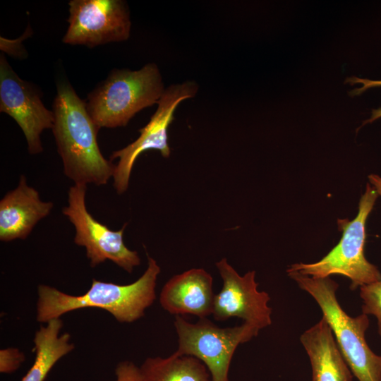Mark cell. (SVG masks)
<instances>
[{"mask_svg": "<svg viewBox=\"0 0 381 381\" xmlns=\"http://www.w3.org/2000/svg\"><path fill=\"white\" fill-rule=\"evenodd\" d=\"M381 117V107L380 108H378L377 109H373L372 110V114H371V116L369 119L368 120H365L362 126L366 124V123H372L374 121H375L376 119H379Z\"/></svg>", "mask_w": 381, "mask_h": 381, "instance_id": "603a6c76", "label": "cell"}, {"mask_svg": "<svg viewBox=\"0 0 381 381\" xmlns=\"http://www.w3.org/2000/svg\"><path fill=\"white\" fill-rule=\"evenodd\" d=\"M360 288V297L363 301L362 313L375 317L377 332L381 336V281L363 285Z\"/></svg>", "mask_w": 381, "mask_h": 381, "instance_id": "e0dca14e", "label": "cell"}, {"mask_svg": "<svg viewBox=\"0 0 381 381\" xmlns=\"http://www.w3.org/2000/svg\"><path fill=\"white\" fill-rule=\"evenodd\" d=\"M312 368V381H353V373L344 358L325 318L300 337Z\"/></svg>", "mask_w": 381, "mask_h": 381, "instance_id": "5bb4252c", "label": "cell"}, {"mask_svg": "<svg viewBox=\"0 0 381 381\" xmlns=\"http://www.w3.org/2000/svg\"><path fill=\"white\" fill-rule=\"evenodd\" d=\"M179 356H191L207 368L213 381H229V372L234 353L238 345L255 337L260 329L246 322L231 327H219L210 320L188 322L175 316Z\"/></svg>", "mask_w": 381, "mask_h": 381, "instance_id": "8992f818", "label": "cell"}, {"mask_svg": "<svg viewBox=\"0 0 381 381\" xmlns=\"http://www.w3.org/2000/svg\"><path fill=\"white\" fill-rule=\"evenodd\" d=\"M214 297L211 274L202 268H193L166 282L159 303L175 316L189 314L202 319L212 314Z\"/></svg>", "mask_w": 381, "mask_h": 381, "instance_id": "7c38bea8", "label": "cell"}, {"mask_svg": "<svg viewBox=\"0 0 381 381\" xmlns=\"http://www.w3.org/2000/svg\"><path fill=\"white\" fill-rule=\"evenodd\" d=\"M54 204L40 199L39 192L21 175L18 186L0 201V240L25 239L37 222L49 214Z\"/></svg>", "mask_w": 381, "mask_h": 381, "instance_id": "4fadbf2b", "label": "cell"}, {"mask_svg": "<svg viewBox=\"0 0 381 381\" xmlns=\"http://www.w3.org/2000/svg\"><path fill=\"white\" fill-rule=\"evenodd\" d=\"M29 27L24 33V35L20 38L15 40H8L4 37H1V49L8 52L10 55L20 57L25 56V51L22 45V40L25 39V36L30 35L31 30H28Z\"/></svg>", "mask_w": 381, "mask_h": 381, "instance_id": "ffe728a7", "label": "cell"}, {"mask_svg": "<svg viewBox=\"0 0 381 381\" xmlns=\"http://www.w3.org/2000/svg\"><path fill=\"white\" fill-rule=\"evenodd\" d=\"M63 327L60 318L50 320L36 332L34 338L35 358L21 381H44L56 363L74 349L71 335H59Z\"/></svg>", "mask_w": 381, "mask_h": 381, "instance_id": "9a60e30c", "label": "cell"}, {"mask_svg": "<svg viewBox=\"0 0 381 381\" xmlns=\"http://www.w3.org/2000/svg\"><path fill=\"white\" fill-rule=\"evenodd\" d=\"M52 131L62 159L64 173L75 184L102 186L113 177L115 165L99 147V128L90 116L86 103L68 82H60L53 104Z\"/></svg>", "mask_w": 381, "mask_h": 381, "instance_id": "6da1fadb", "label": "cell"}, {"mask_svg": "<svg viewBox=\"0 0 381 381\" xmlns=\"http://www.w3.org/2000/svg\"><path fill=\"white\" fill-rule=\"evenodd\" d=\"M346 83H349L351 85L356 83H361L363 86L359 88L354 89L351 90L349 94L351 96L360 95L369 88L381 87V80H373L366 78H360L356 76L351 78H347L346 79Z\"/></svg>", "mask_w": 381, "mask_h": 381, "instance_id": "44dd1931", "label": "cell"}, {"mask_svg": "<svg viewBox=\"0 0 381 381\" xmlns=\"http://www.w3.org/2000/svg\"><path fill=\"white\" fill-rule=\"evenodd\" d=\"M86 185L74 184L68 193V205L62 210L75 227L74 242L86 250L92 267L107 260L112 261L126 272L131 273L140 265V258L135 250L128 249L123 242L125 223L119 231H112L96 220L85 205Z\"/></svg>", "mask_w": 381, "mask_h": 381, "instance_id": "52a82bcc", "label": "cell"}, {"mask_svg": "<svg viewBox=\"0 0 381 381\" xmlns=\"http://www.w3.org/2000/svg\"><path fill=\"white\" fill-rule=\"evenodd\" d=\"M147 255V267L135 282L126 285L92 279L90 288L80 296L40 284L37 288V320L47 323L68 312L84 308L107 310L119 322H133L143 317L156 298L155 287L161 272L157 261Z\"/></svg>", "mask_w": 381, "mask_h": 381, "instance_id": "7a4b0ae2", "label": "cell"}, {"mask_svg": "<svg viewBox=\"0 0 381 381\" xmlns=\"http://www.w3.org/2000/svg\"><path fill=\"white\" fill-rule=\"evenodd\" d=\"M377 197L375 189L367 183L359 201L356 217L351 221H337L339 229L342 231L338 244L320 260L308 264L295 263L286 271H296L316 278L340 274L351 280V289L381 281V272L364 255L366 222Z\"/></svg>", "mask_w": 381, "mask_h": 381, "instance_id": "5b68a950", "label": "cell"}, {"mask_svg": "<svg viewBox=\"0 0 381 381\" xmlns=\"http://www.w3.org/2000/svg\"><path fill=\"white\" fill-rule=\"evenodd\" d=\"M298 286L317 302L329 324L339 349L358 381H381V356L369 347L365 332L368 315H349L337 298L338 284L329 277L316 278L296 271H286Z\"/></svg>", "mask_w": 381, "mask_h": 381, "instance_id": "3957f363", "label": "cell"}, {"mask_svg": "<svg viewBox=\"0 0 381 381\" xmlns=\"http://www.w3.org/2000/svg\"><path fill=\"white\" fill-rule=\"evenodd\" d=\"M140 370L143 381H213L201 361L175 353L167 358H147Z\"/></svg>", "mask_w": 381, "mask_h": 381, "instance_id": "2e32d148", "label": "cell"}, {"mask_svg": "<svg viewBox=\"0 0 381 381\" xmlns=\"http://www.w3.org/2000/svg\"><path fill=\"white\" fill-rule=\"evenodd\" d=\"M116 381H143L140 368L131 361L119 363L115 370Z\"/></svg>", "mask_w": 381, "mask_h": 381, "instance_id": "d6986e66", "label": "cell"}, {"mask_svg": "<svg viewBox=\"0 0 381 381\" xmlns=\"http://www.w3.org/2000/svg\"><path fill=\"white\" fill-rule=\"evenodd\" d=\"M165 88L155 64L139 70H113L87 96V110L101 128L126 126L142 109L157 104Z\"/></svg>", "mask_w": 381, "mask_h": 381, "instance_id": "277c9868", "label": "cell"}, {"mask_svg": "<svg viewBox=\"0 0 381 381\" xmlns=\"http://www.w3.org/2000/svg\"><path fill=\"white\" fill-rule=\"evenodd\" d=\"M368 179L378 195H381V177L377 174H372L368 176Z\"/></svg>", "mask_w": 381, "mask_h": 381, "instance_id": "7402d4cb", "label": "cell"}, {"mask_svg": "<svg viewBox=\"0 0 381 381\" xmlns=\"http://www.w3.org/2000/svg\"><path fill=\"white\" fill-rule=\"evenodd\" d=\"M222 279L221 291L215 294L212 315L217 321L238 318L258 329L272 324V308L268 306L270 296L258 289L255 271L241 276L223 258L216 263Z\"/></svg>", "mask_w": 381, "mask_h": 381, "instance_id": "30bf717a", "label": "cell"}, {"mask_svg": "<svg viewBox=\"0 0 381 381\" xmlns=\"http://www.w3.org/2000/svg\"><path fill=\"white\" fill-rule=\"evenodd\" d=\"M25 355L19 349L8 348L0 351V372L11 373L25 361Z\"/></svg>", "mask_w": 381, "mask_h": 381, "instance_id": "ac0fdd59", "label": "cell"}, {"mask_svg": "<svg viewBox=\"0 0 381 381\" xmlns=\"http://www.w3.org/2000/svg\"><path fill=\"white\" fill-rule=\"evenodd\" d=\"M69 26L63 42L89 47L128 39L131 23L127 4L121 0H71Z\"/></svg>", "mask_w": 381, "mask_h": 381, "instance_id": "9c48e42d", "label": "cell"}, {"mask_svg": "<svg viewBox=\"0 0 381 381\" xmlns=\"http://www.w3.org/2000/svg\"><path fill=\"white\" fill-rule=\"evenodd\" d=\"M198 90V84L192 80L169 86L157 102V109L150 121L139 130L140 136L111 154V160L119 159L113 175L114 187L118 194L127 190L133 165L140 154L155 150L165 158L170 156L168 129L174 121L175 111L182 101L194 97Z\"/></svg>", "mask_w": 381, "mask_h": 381, "instance_id": "ba28073f", "label": "cell"}, {"mask_svg": "<svg viewBox=\"0 0 381 381\" xmlns=\"http://www.w3.org/2000/svg\"><path fill=\"white\" fill-rule=\"evenodd\" d=\"M0 111L11 116L22 129L32 155L43 151L42 131L52 128L53 111L47 109L37 89L20 78L4 55L0 56Z\"/></svg>", "mask_w": 381, "mask_h": 381, "instance_id": "8fae6325", "label": "cell"}]
</instances>
